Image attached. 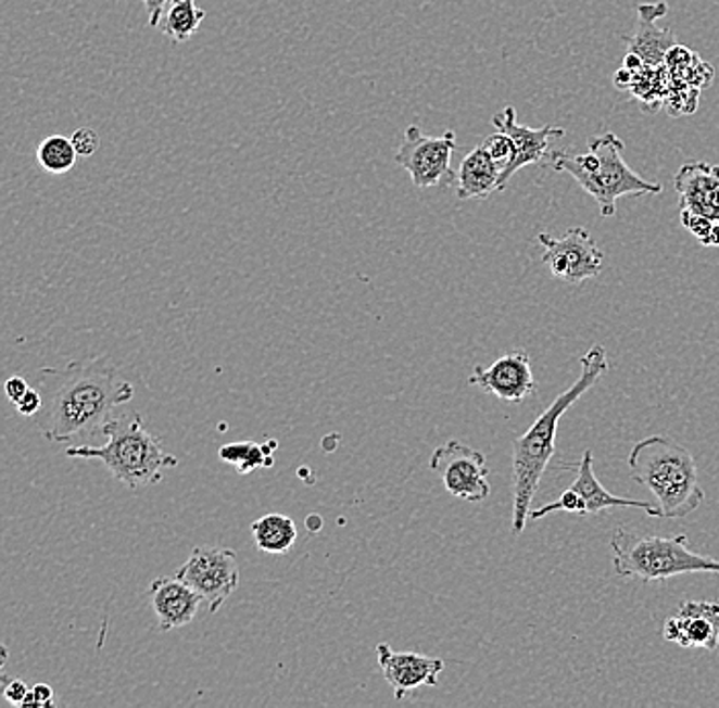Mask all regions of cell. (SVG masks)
Here are the masks:
<instances>
[{"instance_id": "11", "label": "cell", "mask_w": 719, "mask_h": 708, "mask_svg": "<svg viewBox=\"0 0 719 708\" xmlns=\"http://www.w3.org/2000/svg\"><path fill=\"white\" fill-rule=\"evenodd\" d=\"M468 384L479 387L505 403H524L538 390V382L531 371L530 355L524 350L501 355L487 368L477 366L468 378Z\"/></svg>"}, {"instance_id": "22", "label": "cell", "mask_w": 719, "mask_h": 708, "mask_svg": "<svg viewBox=\"0 0 719 708\" xmlns=\"http://www.w3.org/2000/svg\"><path fill=\"white\" fill-rule=\"evenodd\" d=\"M80 155L76 152L70 137H46L37 148V162L48 174H66L74 168Z\"/></svg>"}, {"instance_id": "26", "label": "cell", "mask_w": 719, "mask_h": 708, "mask_svg": "<svg viewBox=\"0 0 719 708\" xmlns=\"http://www.w3.org/2000/svg\"><path fill=\"white\" fill-rule=\"evenodd\" d=\"M15 406H17L18 415H23V417H37L39 410L43 408V396H41V392L29 389L27 390V394Z\"/></svg>"}, {"instance_id": "16", "label": "cell", "mask_w": 719, "mask_h": 708, "mask_svg": "<svg viewBox=\"0 0 719 708\" xmlns=\"http://www.w3.org/2000/svg\"><path fill=\"white\" fill-rule=\"evenodd\" d=\"M593 452L586 450L582 454L581 462L575 466V482L570 484V489L575 490L582 501H584V506H586V515H600L603 510H609V508H640V510H646V515L651 517H660V508L658 506L651 505L646 501H634V498H621V496H616L611 492L603 489L600 480H597V473H595V468H593Z\"/></svg>"}, {"instance_id": "6", "label": "cell", "mask_w": 719, "mask_h": 708, "mask_svg": "<svg viewBox=\"0 0 719 708\" xmlns=\"http://www.w3.org/2000/svg\"><path fill=\"white\" fill-rule=\"evenodd\" d=\"M614 570L619 578L667 582L683 573H718L719 559L695 554L686 535H642L617 527L611 535Z\"/></svg>"}, {"instance_id": "7", "label": "cell", "mask_w": 719, "mask_h": 708, "mask_svg": "<svg viewBox=\"0 0 719 708\" xmlns=\"http://www.w3.org/2000/svg\"><path fill=\"white\" fill-rule=\"evenodd\" d=\"M456 150V134L445 131L442 137L426 136L417 125L405 129L401 148L394 153L396 164L409 172L413 186L454 185L458 174L452 169V153Z\"/></svg>"}, {"instance_id": "21", "label": "cell", "mask_w": 719, "mask_h": 708, "mask_svg": "<svg viewBox=\"0 0 719 708\" xmlns=\"http://www.w3.org/2000/svg\"><path fill=\"white\" fill-rule=\"evenodd\" d=\"M205 11L197 4V0H172L160 18L157 29L168 35L174 43H185L199 31Z\"/></svg>"}, {"instance_id": "8", "label": "cell", "mask_w": 719, "mask_h": 708, "mask_svg": "<svg viewBox=\"0 0 719 708\" xmlns=\"http://www.w3.org/2000/svg\"><path fill=\"white\" fill-rule=\"evenodd\" d=\"M176 576L199 592L215 615L240 586V561L234 549L199 545Z\"/></svg>"}, {"instance_id": "30", "label": "cell", "mask_w": 719, "mask_h": 708, "mask_svg": "<svg viewBox=\"0 0 719 708\" xmlns=\"http://www.w3.org/2000/svg\"><path fill=\"white\" fill-rule=\"evenodd\" d=\"M31 692H34L35 708L55 707L52 686H48V684H37V686L31 688Z\"/></svg>"}, {"instance_id": "18", "label": "cell", "mask_w": 719, "mask_h": 708, "mask_svg": "<svg viewBox=\"0 0 719 708\" xmlns=\"http://www.w3.org/2000/svg\"><path fill=\"white\" fill-rule=\"evenodd\" d=\"M501 172L497 162L491 157V153L484 150L480 143L472 152L468 153L458 168L456 178V197L458 201H470V199H489L493 192H497L501 182Z\"/></svg>"}, {"instance_id": "28", "label": "cell", "mask_w": 719, "mask_h": 708, "mask_svg": "<svg viewBox=\"0 0 719 708\" xmlns=\"http://www.w3.org/2000/svg\"><path fill=\"white\" fill-rule=\"evenodd\" d=\"M27 390H29V384H27V380L21 378V376L9 378L7 384H4V392H7V396H9V401H11L13 405H17L18 401L27 394Z\"/></svg>"}, {"instance_id": "2", "label": "cell", "mask_w": 719, "mask_h": 708, "mask_svg": "<svg viewBox=\"0 0 719 708\" xmlns=\"http://www.w3.org/2000/svg\"><path fill=\"white\" fill-rule=\"evenodd\" d=\"M609 370L607 352L601 343H595L581 357L579 380L554 399V403L535 419L530 429L514 441L512 447V533L521 535L530 521L531 503L540 489V482L548 468L550 459L556 452V433L566 410L581 401L586 390L593 389L601 376Z\"/></svg>"}, {"instance_id": "20", "label": "cell", "mask_w": 719, "mask_h": 708, "mask_svg": "<svg viewBox=\"0 0 719 708\" xmlns=\"http://www.w3.org/2000/svg\"><path fill=\"white\" fill-rule=\"evenodd\" d=\"M276 450H278V441L275 439H270L268 443L236 441L219 447V457L225 464L234 466L241 476H248L257 468H273Z\"/></svg>"}, {"instance_id": "3", "label": "cell", "mask_w": 719, "mask_h": 708, "mask_svg": "<svg viewBox=\"0 0 719 708\" xmlns=\"http://www.w3.org/2000/svg\"><path fill=\"white\" fill-rule=\"evenodd\" d=\"M628 466L635 482L651 490L663 519H685L705 501L695 457L667 433L638 441Z\"/></svg>"}, {"instance_id": "19", "label": "cell", "mask_w": 719, "mask_h": 708, "mask_svg": "<svg viewBox=\"0 0 719 708\" xmlns=\"http://www.w3.org/2000/svg\"><path fill=\"white\" fill-rule=\"evenodd\" d=\"M252 535L260 552L270 556H282L291 552L297 541V524L287 515L270 513L252 524Z\"/></svg>"}, {"instance_id": "9", "label": "cell", "mask_w": 719, "mask_h": 708, "mask_svg": "<svg viewBox=\"0 0 719 708\" xmlns=\"http://www.w3.org/2000/svg\"><path fill=\"white\" fill-rule=\"evenodd\" d=\"M538 241L544 248L542 262L552 276L565 285H582L584 280L597 278L603 270V252L582 227H570L563 237L540 233Z\"/></svg>"}, {"instance_id": "29", "label": "cell", "mask_w": 719, "mask_h": 708, "mask_svg": "<svg viewBox=\"0 0 719 708\" xmlns=\"http://www.w3.org/2000/svg\"><path fill=\"white\" fill-rule=\"evenodd\" d=\"M172 0H143L146 4V11H148V18H150V25L152 27H157L160 25V18L164 15L166 7L171 4Z\"/></svg>"}, {"instance_id": "24", "label": "cell", "mask_w": 719, "mask_h": 708, "mask_svg": "<svg viewBox=\"0 0 719 708\" xmlns=\"http://www.w3.org/2000/svg\"><path fill=\"white\" fill-rule=\"evenodd\" d=\"M716 220L718 219H709V217L699 215V213H695L691 208H685V206L681 208V223H683V227H685L691 236L697 237L702 243L707 241V237L711 233Z\"/></svg>"}, {"instance_id": "17", "label": "cell", "mask_w": 719, "mask_h": 708, "mask_svg": "<svg viewBox=\"0 0 719 708\" xmlns=\"http://www.w3.org/2000/svg\"><path fill=\"white\" fill-rule=\"evenodd\" d=\"M663 15H667V2L642 4L638 11V31L628 37L630 53H635L646 66H663L668 50L674 46L672 31L654 25V21Z\"/></svg>"}, {"instance_id": "5", "label": "cell", "mask_w": 719, "mask_h": 708, "mask_svg": "<svg viewBox=\"0 0 719 708\" xmlns=\"http://www.w3.org/2000/svg\"><path fill=\"white\" fill-rule=\"evenodd\" d=\"M550 168L570 174L600 204L605 219L616 215V203L621 197L660 194L663 186L644 180L623 160V141L616 134L591 137L589 152L548 153Z\"/></svg>"}, {"instance_id": "23", "label": "cell", "mask_w": 719, "mask_h": 708, "mask_svg": "<svg viewBox=\"0 0 719 708\" xmlns=\"http://www.w3.org/2000/svg\"><path fill=\"white\" fill-rule=\"evenodd\" d=\"M484 150L491 153V157L497 162V166L501 169L507 168L512 164L515 155V146L512 141V137L503 131H499L495 136H489L484 141H482Z\"/></svg>"}, {"instance_id": "4", "label": "cell", "mask_w": 719, "mask_h": 708, "mask_svg": "<svg viewBox=\"0 0 719 708\" xmlns=\"http://www.w3.org/2000/svg\"><path fill=\"white\" fill-rule=\"evenodd\" d=\"M103 435L106 443L101 447L76 445L66 454L103 462L111 476L134 492L155 486L166 470L178 466V457L164 452L162 441L146 429L138 410L111 417L104 422Z\"/></svg>"}, {"instance_id": "10", "label": "cell", "mask_w": 719, "mask_h": 708, "mask_svg": "<svg viewBox=\"0 0 719 708\" xmlns=\"http://www.w3.org/2000/svg\"><path fill=\"white\" fill-rule=\"evenodd\" d=\"M429 468L440 473L444 489L466 503H482L491 494L487 459L479 450L452 439L440 445L429 459Z\"/></svg>"}, {"instance_id": "27", "label": "cell", "mask_w": 719, "mask_h": 708, "mask_svg": "<svg viewBox=\"0 0 719 708\" xmlns=\"http://www.w3.org/2000/svg\"><path fill=\"white\" fill-rule=\"evenodd\" d=\"M27 694H29V688L25 686V682H21V680H11V682H7V680H4L2 696H4L13 707H23Z\"/></svg>"}, {"instance_id": "15", "label": "cell", "mask_w": 719, "mask_h": 708, "mask_svg": "<svg viewBox=\"0 0 719 708\" xmlns=\"http://www.w3.org/2000/svg\"><path fill=\"white\" fill-rule=\"evenodd\" d=\"M150 600L160 631H174L189 624L203 603V596L178 576H160L150 586Z\"/></svg>"}, {"instance_id": "13", "label": "cell", "mask_w": 719, "mask_h": 708, "mask_svg": "<svg viewBox=\"0 0 719 708\" xmlns=\"http://www.w3.org/2000/svg\"><path fill=\"white\" fill-rule=\"evenodd\" d=\"M491 123L497 127L499 131L512 137L515 146V155L512 164L501 172V182L499 190H505L509 180L514 178L517 169L531 164H542L544 157H548V146L552 139L565 137V129L560 127H542V129H531L526 125L517 123V111L514 106H505L501 113L493 115Z\"/></svg>"}, {"instance_id": "14", "label": "cell", "mask_w": 719, "mask_h": 708, "mask_svg": "<svg viewBox=\"0 0 719 708\" xmlns=\"http://www.w3.org/2000/svg\"><path fill=\"white\" fill-rule=\"evenodd\" d=\"M663 637L691 649H719V603L689 600L663 627Z\"/></svg>"}, {"instance_id": "12", "label": "cell", "mask_w": 719, "mask_h": 708, "mask_svg": "<svg viewBox=\"0 0 719 708\" xmlns=\"http://www.w3.org/2000/svg\"><path fill=\"white\" fill-rule=\"evenodd\" d=\"M377 659L396 700L407 698L421 686H438L440 674L445 668L442 658H429L413 652H394L389 643L378 645Z\"/></svg>"}, {"instance_id": "1", "label": "cell", "mask_w": 719, "mask_h": 708, "mask_svg": "<svg viewBox=\"0 0 719 708\" xmlns=\"http://www.w3.org/2000/svg\"><path fill=\"white\" fill-rule=\"evenodd\" d=\"M39 382L48 401H43L37 425L52 443L103 433L113 410L134 399V384L106 357L76 359L66 368H43Z\"/></svg>"}, {"instance_id": "25", "label": "cell", "mask_w": 719, "mask_h": 708, "mask_svg": "<svg viewBox=\"0 0 719 708\" xmlns=\"http://www.w3.org/2000/svg\"><path fill=\"white\" fill-rule=\"evenodd\" d=\"M70 139H72V143H74V148H76V152L80 157H90V155L99 152V148H101V137L94 129H88V127L74 131Z\"/></svg>"}]
</instances>
